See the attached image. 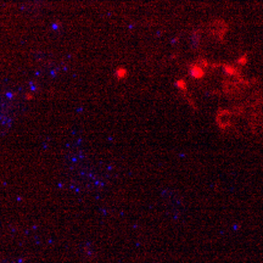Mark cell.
Instances as JSON below:
<instances>
[{
    "label": "cell",
    "instance_id": "obj_1",
    "mask_svg": "<svg viewBox=\"0 0 263 263\" xmlns=\"http://www.w3.org/2000/svg\"><path fill=\"white\" fill-rule=\"evenodd\" d=\"M215 121L217 127H218L223 133H229V132H235L238 129L239 121L232 108H219L216 112Z\"/></svg>",
    "mask_w": 263,
    "mask_h": 263
},
{
    "label": "cell",
    "instance_id": "obj_5",
    "mask_svg": "<svg viewBox=\"0 0 263 263\" xmlns=\"http://www.w3.org/2000/svg\"><path fill=\"white\" fill-rule=\"evenodd\" d=\"M176 87H177V89L180 91V94H182L183 97H185L186 94H189L188 82L184 80V78H180V80L176 82Z\"/></svg>",
    "mask_w": 263,
    "mask_h": 263
},
{
    "label": "cell",
    "instance_id": "obj_3",
    "mask_svg": "<svg viewBox=\"0 0 263 263\" xmlns=\"http://www.w3.org/2000/svg\"><path fill=\"white\" fill-rule=\"evenodd\" d=\"M206 31H207V34H209L213 41L223 42L224 41L227 33L229 31V26L224 20L216 18L207 25Z\"/></svg>",
    "mask_w": 263,
    "mask_h": 263
},
{
    "label": "cell",
    "instance_id": "obj_2",
    "mask_svg": "<svg viewBox=\"0 0 263 263\" xmlns=\"http://www.w3.org/2000/svg\"><path fill=\"white\" fill-rule=\"evenodd\" d=\"M210 67H211V62L206 58H197L195 61L189 65V77H192L194 81H202L210 73Z\"/></svg>",
    "mask_w": 263,
    "mask_h": 263
},
{
    "label": "cell",
    "instance_id": "obj_4",
    "mask_svg": "<svg viewBox=\"0 0 263 263\" xmlns=\"http://www.w3.org/2000/svg\"><path fill=\"white\" fill-rule=\"evenodd\" d=\"M128 74H129V72H128L127 67H123V66H120V67H117L116 70H115V78L118 81L127 80Z\"/></svg>",
    "mask_w": 263,
    "mask_h": 263
}]
</instances>
